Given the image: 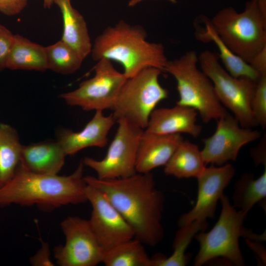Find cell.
<instances>
[{"instance_id": "cell-1", "label": "cell", "mask_w": 266, "mask_h": 266, "mask_svg": "<svg viewBox=\"0 0 266 266\" xmlns=\"http://www.w3.org/2000/svg\"><path fill=\"white\" fill-rule=\"evenodd\" d=\"M87 184L103 193L133 229L134 238L155 246L163 239L162 224L164 196L156 188L151 173L126 178L100 179L84 176Z\"/></svg>"}, {"instance_id": "cell-2", "label": "cell", "mask_w": 266, "mask_h": 266, "mask_svg": "<svg viewBox=\"0 0 266 266\" xmlns=\"http://www.w3.org/2000/svg\"><path fill=\"white\" fill-rule=\"evenodd\" d=\"M84 166L81 161L71 174L59 176L35 173L19 164L13 177L0 188V207L36 205L50 210L84 202L87 184Z\"/></svg>"}, {"instance_id": "cell-3", "label": "cell", "mask_w": 266, "mask_h": 266, "mask_svg": "<svg viewBox=\"0 0 266 266\" xmlns=\"http://www.w3.org/2000/svg\"><path fill=\"white\" fill-rule=\"evenodd\" d=\"M146 38L147 33L142 27L120 20L96 37L91 53L92 59L119 63L127 78L149 67L164 71L168 61L164 46L149 42Z\"/></svg>"}, {"instance_id": "cell-4", "label": "cell", "mask_w": 266, "mask_h": 266, "mask_svg": "<svg viewBox=\"0 0 266 266\" xmlns=\"http://www.w3.org/2000/svg\"><path fill=\"white\" fill-rule=\"evenodd\" d=\"M209 22L225 44L249 64L266 47V16L257 0L247 1L241 12L232 6L224 8Z\"/></svg>"}, {"instance_id": "cell-5", "label": "cell", "mask_w": 266, "mask_h": 266, "mask_svg": "<svg viewBox=\"0 0 266 266\" xmlns=\"http://www.w3.org/2000/svg\"><path fill=\"white\" fill-rule=\"evenodd\" d=\"M198 62L197 53L190 50L168 60L164 71L176 80L179 94L176 104L195 109L202 122L207 123L229 113L219 101L210 79L198 68Z\"/></svg>"}, {"instance_id": "cell-6", "label": "cell", "mask_w": 266, "mask_h": 266, "mask_svg": "<svg viewBox=\"0 0 266 266\" xmlns=\"http://www.w3.org/2000/svg\"><path fill=\"white\" fill-rule=\"evenodd\" d=\"M220 200L222 207L217 223L208 232L195 235L200 244V249L194 266H201L218 257L223 258L235 266L244 265L238 240L240 236L248 238L250 236L251 232L242 227L248 213L236 211L224 194Z\"/></svg>"}, {"instance_id": "cell-7", "label": "cell", "mask_w": 266, "mask_h": 266, "mask_svg": "<svg viewBox=\"0 0 266 266\" xmlns=\"http://www.w3.org/2000/svg\"><path fill=\"white\" fill-rule=\"evenodd\" d=\"M162 71L149 67L128 78L118 96L112 113L116 122L124 119L144 130L157 105L168 97L160 83Z\"/></svg>"}, {"instance_id": "cell-8", "label": "cell", "mask_w": 266, "mask_h": 266, "mask_svg": "<svg viewBox=\"0 0 266 266\" xmlns=\"http://www.w3.org/2000/svg\"><path fill=\"white\" fill-rule=\"evenodd\" d=\"M198 59L201 70L211 81L221 104L233 113L242 127L257 126L251 110L256 82L232 76L220 64L218 56L210 51L202 52Z\"/></svg>"}, {"instance_id": "cell-9", "label": "cell", "mask_w": 266, "mask_h": 266, "mask_svg": "<svg viewBox=\"0 0 266 266\" xmlns=\"http://www.w3.org/2000/svg\"><path fill=\"white\" fill-rule=\"evenodd\" d=\"M94 69L93 77L82 82L74 90L61 94L59 97L68 105L86 111L112 110L128 78L106 59L97 61Z\"/></svg>"}, {"instance_id": "cell-10", "label": "cell", "mask_w": 266, "mask_h": 266, "mask_svg": "<svg viewBox=\"0 0 266 266\" xmlns=\"http://www.w3.org/2000/svg\"><path fill=\"white\" fill-rule=\"evenodd\" d=\"M116 123L118 128L105 156L100 160L85 157L82 161L96 172L99 179L126 178L136 173L138 147L144 130L124 119Z\"/></svg>"}, {"instance_id": "cell-11", "label": "cell", "mask_w": 266, "mask_h": 266, "mask_svg": "<svg viewBox=\"0 0 266 266\" xmlns=\"http://www.w3.org/2000/svg\"><path fill=\"white\" fill-rule=\"evenodd\" d=\"M66 241L54 249V257L61 266H95L101 263L104 250L88 220L68 216L61 223Z\"/></svg>"}, {"instance_id": "cell-12", "label": "cell", "mask_w": 266, "mask_h": 266, "mask_svg": "<svg viewBox=\"0 0 266 266\" xmlns=\"http://www.w3.org/2000/svg\"><path fill=\"white\" fill-rule=\"evenodd\" d=\"M216 121L214 133L203 140L201 152L205 165L221 166L235 161L242 147L261 137L260 131L242 127L229 113Z\"/></svg>"}, {"instance_id": "cell-13", "label": "cell", "mask_w": 266, "mask_h": 266, "mask_svg": "<svg viewBox=\"0 0 266 266\" xmlns=\"http://www.w3.org/2000/svg\"><path fill=\"white\" fill-rule=\"evenodd\" d=\"M86 195L92 208L88 221L104 251L134 238L132 227L103 193L87 184Z\"/></svg>"}, {"instance_id": "cell-14", "label": "cell", "mask_w": 266, "mask_h": 266, "mask_svg": "<svg viewBox=\"0 0 266 266\" xmlns=\"http://www.w3.org/2000/svg\"><path fill=\"white\" fill-rule=\"evenodd\" d=\"M234 173L235 169L230 164L205 167L197 178L198 191L196 203L191 210L180 217L178 226H183L195 221L206 222L207 218H213L217 202Z\"/></svg>"}, {"instance_id": "cell-15", "label": "cell", "mask_w": 266, "mask_h": 266, "mask_svg": "<svg viewBox=\"0 0 266 266\" xmlns=\"http://www.w3.org/2000/svg\"><path fill=\"white\" fill-rule=\"evenodd\" d=\"M116 123L112 114L105 116L103 111L97 110L92 119L80 132L62 130L58 141L66 155H73L89 147L103 148L108 143V134Z\"/></svg>"}, {"instance_id": "cell-16", "label": "cell", "mask_w": 266, "mask_h": 266, "mask_svg": "<svg viewBox=\"0 0 266 266\" xmlns=\"http://www.w3.org/2000/svg\"><path fill=\"white\" fill-rule=\"evenodd\" d=\"M183 140L181 134H161L144 130L139 140L135 168L147 173L164 166Z\"/></svg>"}, {"instance_id": "cell-17", "label": "cell", "mask_w": 266, "mask_h": 266, "mask_svg": "<svg viewBox=\"0 0 266 266\" xmlns=\"http://www.w3.org/2000/svg\"><path fill=\"white\" fill-rule=\"evenodd\" d=\"M198 113L194 108L177 104L171 108H155L144 131L161 134L184 133L197 137L202 131L197 124Z\"/></svg>"}, {"instance_id": "cell-18", "label": "cell", "mask_w": 266, "mask_h": 266, "mask_svg": "<svg viewBox=\"0 0 266 266\" xmlns=\"http://www.w3.org/2000/svg\"><path fill=\"white\" fill-rule=\"evenodd\" d=\"M66 156L58 141L22 145L20 164L35 173L56 175L64 166Z\"/></svg>"}, {"instance_id": "cell-19", "label": "cell", "mask_w": 266, "mask_h": 266, "mask_svg": "<svg viewBox=\"0 0 266 266\" xmlns=\"http://www.w3.org/2000/svg\"><path fill=\"white\" fill-rule=\"evenodd\" d=\"M59 7L63 21L61 40L84 60L91 53L92 43L87 23L83 16L72 6L70 0H54Z\"/></svg>"}, {"instance_id": "cell-20", "label": "cell", "mask_w": 266, "mask_h": 266, "mask_svg": "<svg viewBox=\"0 0 266 266\" xmlns=\"http://www.w3.org/2000/svg\"><path fill=\"white\" fill-rule=\"evenodd\" d=\"M200 18L205 26L200 27L196 30V38L201 42L212 41L215 44L219 51L218 57L226 70L232 76L236 78L246 77L257 82L261 74L225 44L210 24L207 17L201 16Z\"/></svg>"}, {"instance_id": "cell-21", "label": "cell", "mask_w": 266, "mask_h": 266, "mask_svg": "<svg viewBox=\"0 0 266 266\" xmlns=\"http://www.w3.org/2000/svg\"><path fill=\"white\" fill-rule=\"evenodd\" d=\"M6 68L39 71L48 69L45 47L20 34H14Z\"/></svg>"}, {"instance_id": "cell-22", "label": "cell", "mask_w": 266, "mask_h": 266, "mask_svg": "<svg viewBox=\"0 0 266 266\" xmlns=\"http://www.w3.org/2000/svg\"><path fill=\"white\" fill-rule=\"evenodd\" d=\"M205 166L199 146L183 139L164 166V172L178 178H197Z\"/></svg>"}, {"instance_id": "cell-23", "label": "cell", "mask_w": 266, "mask_h": 266, "mask_svg": "<svg viewBox=\"0 0 266 266\" xmlns=\"http://www.w3.org/2000/svg\"><path fill=\"white\" fill-rule=\"evenodd\" d=\"M22 146L16 130L0 123V188L14 176L20 163Z\"/></svg>"}, {"instance_id": "cell-24", "label": "cell", "mask_w": 266, "mask_h": 266, "mask_svg": "<svg viewBox=\"0 0 266 266\" xmlns=\"http://www.w3.org/2000/svg\"><path fill=\"white\" fill-rule=\"evenodd\" d=\"M137 239L120 243L104 251L101 263L106 266H151V258Z\"/></svg>"}, {"instance_id": "cell-25", "label": "cell", "mask_w": 266, "mask_h": 266, "mask_svg": "<svg viewBox=\"0 0 266 266\" xmlns=\"http://www.w3.org/2000/svg\"><path fill=\"white\" fill-rule=\"evenodd\" d=\"M266 197V167L263 173L255 179L252 174L245 173L236 183L233 195V206L248 213Z\"/></svg>"}, {"instance_id": "cell-26", "label": "cell", "mask_w": 266, "mask_h": 266, "mask_svg": "<svg viewBox=\"0 0 266 266\" xmlns=\"http://www.w3.org/2000/svg\"><path fill=\"white\" fill-rule=\"evenodd\" d=\"M207 226L206 222L195 221L180 227L173 243V252L168 258L155 257L151 258V266H184L188 262L185 251L192 238L198 232Z\"/></svg>"}, {"instance_id": "cell-27", "label": "cell", "mask_w": 266, "mask_h": 266, "mask_svg": "<svg viewBox=\"0 0 266 266\" xmlns=\"http://www.w3.org/2000/svg\"><path fill=\"white\" fill-rule=\"evenodd\" d=\"M48 69L63 74L78 70L84 59L68 45L60 40L45 47Z\"/></svg>"}, {"instance_id": "cell-28", "label": "cell", "mask_w": 266, "mask_h": 266, "mask_svg": "<svg viewBox=\"0 0 266 266\" xmlns=\"http://www.w3.org/2000/svg\"><path fill=\"white\" fill-rule=\"evenodd\" d=\"M252 114L257 126L266 127V73L261 74L256 82L251 102Z\"/></svg>"}, {"instance_id": "cell-29", "label": "cell", "mask_w": 266, "mask_h": 266, "mask_svg": "<svg viewBox=\"0 0 266 266\" xmlns=\"http://www.w3.org/2000/svg\"><path fill=\"white\" fill-rule=\"evenodd\" d=\"M14 34L0 24V71L6 68V61L13 44Z\"/></svg>"}, {"instance_id": "cell-30", "label": "cell", "mask_w": 266, "mask_h": 266, "mask_svg": "<svg viewBox=\"0 0 266 266\" xmlns=\"http://www.w3.org/2000/svg\"><path fill=\"white\" fill-rule=\"evenodd\" d=\"M29 0H0V12L7 16L21 13L27 5Z\"/></svg>"}, {"instance_id": "cell-31", "label": "cell", "mask_w": 266, "mask_h": 266, "mask_svg": "<svg viewBox=\"0 0 266 266\" xmlns=\"http://www.w3.org/2000/svg\"><path fill=\"white\" fill-rule=\"evenodd\" d=\"M31 264L34 266H54L50 259V251L48 243L43 242L40 249L30 258Z\"/></svg>"}, {"instance_id": "cell-32", "label": "cell", "mask_w": 266, "mask_h": 266, "mask_svg": "<svg viewBox=\"0 0 266 266\" xmlns=\"http://www.w3.org/2000/svg\"><path fill=\"white\" fill-rule=\"evenodd\" d=\"M250 64L260 74L266 73V47L256 54Z\"/></svg>"}, {"instance_id": "cell-33", "label": "cell", "mask_w": 266, "mask_h": 266, "mask_svg": "<svg viewBox=\"0 0 266 266\" xmlns=\"http://www.w3.org/2000/svg\"><path fill=\"white\" fill-rule=\"evenodd\" d=\"M252 156L256 163L266 166V139H263L261 143L252 152Z\"/></svg>"}, {"instance_id": "cell-34", "label": "cell", "mask_w": 266, "mask_h": 266, "mask_svg": "<svg viewBox=\"0 0 266 266\" xmlns=\"http://www.w3.org/2000/svg\"><path fill=\"white\" fill-rule=\"evenodd\" d=\"M257 0L261 11L265 16H266V0Z\"/></svg>"}, {"instance_id": "cell-35", "label": "cell", "mask_w": 266, "mask_h": 266, "mask_svg": "<svg viewBox=\"0 0 266 266\" xmlns=\"http://www.w3.org/2000/svg\"><path fill=\"white\" fill-rule=\"evenodd\" d=\"M143 0H130L128 2V6L129 7L134 6ZM166 0L173 3L177 2L176 0Z\"/></svg>"}, {"instance_id": "cell-36", "label": "cell", "mask_w": 266, "mask_h": 266, "mask_svg": "<svg viewBox=\"0 0 266 266\" xmlns=\"http://www.w3.org/2000/svg\"><path fill=\"white\" fill-rule=\"evenodd\" d=\"M54 0H43V6L45 8H50L54 3Z\"/></svg>"}]
</instances>
